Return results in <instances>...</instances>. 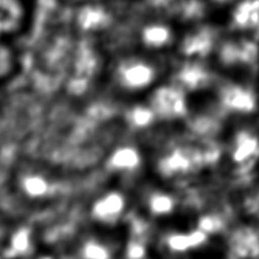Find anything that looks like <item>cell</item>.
<instances>
[{
    "label": "cell",
    "mask_w": 259,
    "mask_h": 259,
    "mask_svg": "<svg viewBox=\"0 0 259 259\" xmlns=\"http://www.w3.org/2000/svg\"><path fill=\"white\" fill-rule=\"evenodd\" d=\"M218 30L209 24L199 25L188 31L180 41L179 50L182 55L192 58L208 56L215 46Z\"/></svg>",
    "instance_id": "7"
},
{
    "label": "cell",
    "mask_w": 259,
    "mask_h": 259,
    "mask_svg": "<svg viewBox=\"0 0 259 259\" xmlns=\"http://www.w3.org/2000/svg\"><path fill=\"white\" fill-rule=\"evenodd\" d=\"M190 131L201 138H212L221 128V121L211 114H199L189 121Z\"/></svg>",
    "instance_id": "19"
},
{
    "label": "cell",
    "mask_w": 259,
    "mask_h": 259,
    "mask_svg": "<svg viewBox=\"0 0 259 259\" xmlns=\"http://www.w3.org/2000/svg\"><path fill=\"white\" fill-rule=\"evenodd\" d=\"M207 234L196 228L188 233H170L164 243L169 251L174 253L187 252L202 246L207 240Z\"/></svg>",
    "instance_id": "13"
},
{
    "label": "cell",
    "mask_w": 259,
    "mask_h": 259,
    "mask_svg": "<svg viewBox=\"0 0 259 259\" xmlns=\"http://www.w3.org/2000/svg\"><path fill=\"white\" fill-rule=\"evenodd\" d=\"M7 234V232H6V229H5V225L3 224V222L1 221V219H0V242L4 239V238H6L8 235H6Z\"/></svg>",
    "instance_id": "26"
},
{
    "label": "cell",
    "mask_w": 259,
    "mask_h": 259,
    "mask_svg": "<svg viewBox=\"0 0 259 259\" xmlns=\"http://www.w3.org/2000/svg\"><path fill=\"white\" fill-rule=\"evenodd\" d=\"M147 206L153 215H167L173 211L175 207V199L169 193L156 190L149 194L147 198Z\"/></svg>",
    "instance_id": "20"
},
{
    "label": "cell",
    "mask_w": 259,
    "mask_h": 259,
    "mask_svg": "<svg viewBox=\"0 0 259 259\" xmlns=\"http://www.w3.org/2000/svg\"><path fill=\"white\" fill-rule=\"evenodd\" d=\"M128 226L133 239L146 242L149 235V225L143 218L139 215H132L128 219Z\"/></svg>",
    "instance_id": "23"
},
{
    "label": "cell",
    "mask_w": 259,
    "mask_h": 259,
    "mask_svg": "<svg viewBox=\"0 0 259 259\" xmlns=\"http://www.w3.org/2000/svg\"><path fill=\"white\" fill-rule=\"evenodd\" d=\"M146 243L144 241L133 239L128 241L125 248V256L128 258H143L146 256Z\"/></svg>",
    "instance_id": "25"
},
{
    "label": "cell",
    "mask_w": 259,
    "mask_h": 259,
    "mask_svg": "<svg viewBox=\"0 0 259 259\" xmlns=\"http://www.w3.org/2000/svg\"><path fill=\"white\" fill-rule=\"evenodd\" d=\"M211 1L217 3V4H227V3L232 2L233 0H211Z\"/></svg>",
    "instance_id": "27"
},
{
    "label": "cell",
    "mask_w": 259,
    "mask_h": 259,
    "mask_svg": "<svg viewBox=\"0 0 259 259\" xmlns=\"http://www.w3.org/2000/svg\"><path fill=\"white\" fill-rule=\"evenodd\" d=\"M150 106L157 117L165 120L181 118L187 113L184 90L177 85L158 87L150 97Z\"/></svg>",
    "instance_id": "2"
},
{
    "label": "cell",
    "mask_w": 259,
    "mask_h": 259,
    "mask_svg": "<svg viewBox=\"0 0 259 259\" xmlns=\"http://www.w3.org/2000/svg\"><path fill=\"white\" fill-rule=\"evenodd\" d=\"M17 187L26 198L42 200L54 193L55 183L53 178L46 172L36 169H27L18 175Z\"/></svg>",
    "instance_id": "8"
},
{
    "label": "cell",
    "mask_w": 259,
    "mask_h": 259,
    "mask_svg": "<svg viewBox=\"0 0 259 259\" xmlns=\"http://www.w3.org/2000/svg\"><path fill=\"white\" fill-rule=\"evenodd\" d=\"M156 117L157 116L150 105L137 104L130 107L124 113L126 123L134 130H142L151 125Z\"/></svg>",
    "instance_id": "17"
},
{
    "label": "cell",
    "mask_w": 259,
    "mask_h": 259,
    "mask_svg": "<svg viewBox=\"0 0 259 259\" xmlns=\"http://www.w3.org/2000/svg\"><path fill=\"white\" fill-rule=\"evenodd\" d=\"M114 77L116 83L124 90L138 91L153 83L156 71L152 65L141 59L127 58L117 64Z\"/></svg>",
    "instance_id": "3"
},
{
    "label": "cell",
    "mask_w": 259,
    "mask_h": 259,
    "mask_svg": "<svg viewBox=\"0 0 259 259\" xmlns=\"http://www.w3.org/2000/svg\"><path fill=\"white\" fill-rule=\"evenodd\" d=\"M141 164L139 151L132 146L116 148L107 158L106 167L114 173H128L137 170Z\"/></svg>",
    "instance_id": "12"
},
{
    "label": "cell",
    "mask_w": 259,
    "mask_h": 259,
    "mask_svg": "<svg viewBox=\"0 0 259 259\" xmlns=\"http://www.w3.org/2000/svg\"><path fill=\"white\" fill-rule=\"evenodd\" d=\"M125 208L124 195L116 190H110L98 195L90 205V218L102 226L115 225Z\"/></svg>",
    "instance_id": "4"
},
{
    "label": "cell",
    "mask_w": 259,
    "mask_h": 259,
    "mask_svg": "<svg viewBox=\"0 0 259 259\" xmlns=\"http://www.w3.org/2000/svg\"><path fill=\"white\" fill-rule=\"evenodd\" d=\"M197 228L207 235L217 234L225 228V221L220 214L207 213L199 218Z\"/></svg>",
    "instance_id": "22"
},
{
    "label": "cell",
    "mask_w": 259,
    "mask_h": 259,
    "mask_svg": "<svg viewBox=\"0 0 259 259\" xmlns=\"http://www.w3.org/2000/svg\"><path fill=\"white\" fill-rule=\"evenodd\" d=\"M259 58L258 46L249 39L226 40L219 49V60L227 67H253Z\"/></svg>",
    "instance_id": "6"
},
{
    "label": "cell",
    "mask_w": 259,
    "mask_h": 259,
    "mask_svg": "<svg viewBox=\"0 0 259 259\" xmlns=\"http://www.w3.org/2000/svg\"><path fill=\"white\" fill-rule=\"evenodd\" d=\"M14 68L12 52L0 42V80L7 77Z\"/></svg>",
    "instance_id": "24"
},
{
    "label": "cell",
    "mask_w": 259,
    "mask_h": 259,
    "mask_svg": "<svg viewBox=\"0 0 259 259\" xmlns=\"http://www.w3.org/2000/svg\"><path fill=\"white\" fill-rule=\"evenodd\" d=\"M77 252L80 257L104 259L111 257V250L108 245L95 237H87L78 244Z\"/></svg>",
    "instance_id": "18"
},
{
    "label": "cell",
    "mask_w": 259,
    "mask_h": 259,
    "mask_svg": "<svg viewBox=\"0 0 259 259\" xmlns=\"http://www.w3.org/2000/svg\"><path fill=\"white\" fill-rule=\"evenodd\" d=\"M7 238L9 241L8 248L16 254L27 252L32 245L29 232L25 229H19L13 234H8Z\"/></svg>",
    "instance_id": "21"
},
{
    "label": "cell",
    "mask_w": 259,
    "mask_h": 259,
    "mask_svg": "<svg viewBox=\"0 0 259 259\" xmlns=\"http://www.w3.org/2000/svg\"><path fill=\"white\" fill-rule=\"evenodd\" d=\"M231 156L242 172L252 168L259 157V138L246 130L238 132L232 144Z\"/></svg>",
    "instance_id": "9"
},
{
    "label": "cell",
    "mask_w": 259,
    "mask_h": 259,
    "mask_svg": "<svg viewBox=\"0 0 259 259\" xmlns=\"http://www.w3.org/2000/svg\"><path fill=\"white\" fill-rule=\"evenodd\" d=\"M232 24L237 29L259 26V0H242L232 12Z\"/></svg>",
    "instance_id": "14"
},
{
    "label": "cell",
    "mask_w": 259,
    "mask_h": 259,
    "mask_svg": "<svg viewBox=\"0 0 259 259\" xmlns=\"http://www.w3.org/2000/svg\"><path fill=\"white\" fill-rule=\"evenodd\" d=\"M229 251L233 257L259 256V233L247 226L236 229L229 239Z\"/></svg>",
    "instance_id": "11"
},
{
    "label": "cell",
    "mask_w": 259,
    "mask_h": 259,
    "mask_svg": "<svg viewBox=\"0 0 259 259\" xmlns=\"http://www.w3.org/2000/svg\"><path fill=\"white\" fill-rule=\"evenodd\" d=\"M172 13L181 21H195L205 15L206 5L203 0H177Z\"/></svg>",
    "instance_id": "16"
},
{
    "label": "cell",
    "mask_w": 259,
    "mask_h": 259,
    "mask_svg": "<svg viewBox=\"0 0 259 259\" xmlns=\"http://www.w3.org/2000/svg\"><path fill=\"white\" fill-rule=\"evenodd\" d=\"M141 41L148 49H163L171 44L173 31L165 23L153 22L145 25L140 34Z\"/></svg>",
    "instance_id": "15"
},
{
    "label": "cell",
    "mask_w": 259,
    "mask_h": 259,
    "mask_svg": "<svg viewBox=\"0 0 259 259\" xmlns=\"http://www.w3.org/2000/svg\"><path fill=\"white\" fill-rule=\"evenodd\" d=\"M212 79L211 72L197 62L184 63L174 75L175 85L187 91L204 89L211 84Z\"/></svg>",
    "instance_id": "10"
},
{
    "label": "cell",
    "mask_w": 259,
    "mask_h": 259,
    "mask_svg": "<svg viewBox=\"0 0 259 259\" xmlns=\"http://www.w3.org/2000/svg\"><path fill=\"white\" fill-rule=\"evenodd\" d=\"M222 108L229 113L249 114L255 111L257 100L254 92L242 85L229 83L224 85L219 92Z\"/></svg>",
    "instance_id": "5"
},
{
    "label": "cell",
    "mask_w": 259,
    "mask_h": 259,
    "mask_svg": "<svg viewBox=\"0 0 259 259\" xmlns=\"http://www.w3.org/2000/svg\"><path fill=\"white\" fill-rule=\"evenodd\" d=\"M202 166L195 145L178 146L164 154L157 163V170L164 178L188 174Z\"/></svg>",
    "instance_id": "1"
}]
</instances>
